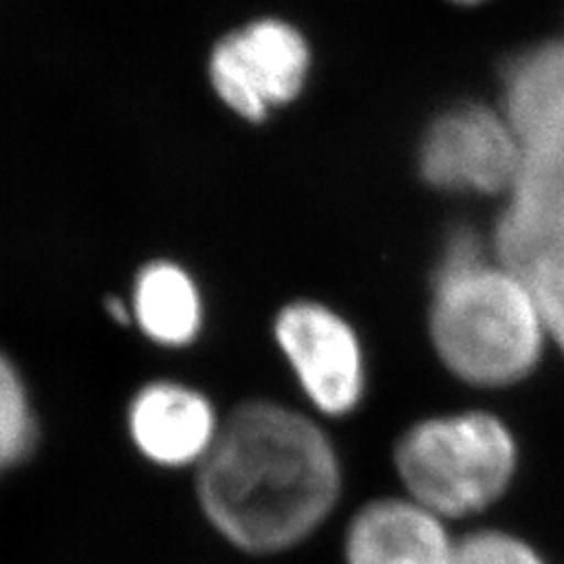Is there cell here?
Here are the masks:
<instances>
[{
	"label": "cell",
	"instance_id": "12",
	"mask_svg": "<svg viewBox=\"0 0 564 564\" xmlns=\"http://www.w3.org/2000/svg\"><path fill=\"white\" fill-rule=\"evenodd\" d=\"M449 564H544L529 545L500 531H481L454 545Z\"/></svg>",
	"mask_w": 564,
	"mask_h": 564
},
{
	"label": "cell",
	"instance_id": "6",
	"mask_svg": "<svg viewBox=\"0 0 564 564\" xmlns=\"http://www.w3.org/2000/svg\"><path fill=\"white\" fill-rule=\"evenodd\" d=\"M286 362L312 403L330 416L360 408L368 366L354 326L323 303L286 305L274 324Z\"/></svg>",
	"mask_w": 564,
	"mask_h": 564
},
{
	"label": "cell",
	"instance_id": "7",
	"mask_svg": "<svg viewBox=\"0 0 564 564\" xmlns=\"http://www.w3.org/2000/svg\"><path fill=\"white\" fill-rule=\"evenodd\" d=\"M310 51L302 34L281 21H258L220 42L212 57V82L239 116L260 121L270 109L302 93Z\"/></svg>",
	"mask_w": 564,
	"mask_h": 564
},
{
	"label": "cell",
	"instance_id": "1",
	"mask_svg": "<svg viewBox=\"0 0 564 564\" xmlns=\"http://www.w3.org/2000/svg\"><path fill=\"white\" fill-rule=\"evenodd\" d=\"M199 464L197 494L207 519L249 552L300 544L341 491V464L330 440L276 403L237 408Z\"/></svg>",
	"mask_w": 564,
	"mask_h": 564
},
{
	"label": "cell",
	"instance_id": "3",
	"mask_svg": "<svg viewBox=\"0 0 564 564\" xmlns=\"http://www.w3.org/2000/svg\"><path fill=\"white\" fill-rule=\"evenodd\" d=\"M545 328L529 284L487 260L475 235L458 230L445 241L433 272L431 337L456 377L481 387L521 381L542 356Z\"/></svg>",
	"mask_w": 564,
	"mask_h": 564
},
{
	"label": "cell",
	"instance_id": "4",
	"mask_svg": "<svg viewBox=\"0 0 564 564\" xmlns=\"http://www.w3.org/2000/svg\"><path fill=\"white\" fill-rule=\"evenodd\" d=\"M519 447L512 431L487 412L445 414L414 424L395 464L419 505L463 517L496 502L512 481Z\"/></svg>",
	"mask_w": 564,
	"mask_h": 564
},
{
	"label": "cell",
	"instance_id": "5",
	"mask_svg": "<svg viewBox=\"0 0 564 564\" xmlns=\"http://www.w3.org/2000/svg\"><path fill=\"white\" fill-rule=\"evenodd\" d=\"M521 144L506 113L466 102L440 113L424 130L419 172L444 193L491 195L512 188Z\"/></svg>",
	"mask_w": 564,
	"mask_h": 564
},
{
	"label": "cell",
	"instance_id": "10",
	"mask_svg": "<svg viewBox=\"0 0 564 564\" xmlns=\"http://www.w3.org/2000/svg\"><path fill=\"white\" fill-rule=\"evenodd\" d=\"M134 314L153 341H191L202 326V302L195 282L174 263H151L137 281Z\"/></svg>",
	"mask_w": 564,
	"mask_h": 564
},
{
	"label": "cell",
	"instance_id": "14",
	"mask_svg": "<svg viewBox=\"0 0 564 564\" xmlns=\"http://www.w3.org/2000/svg\"><path fill=\"white\" fill-rule=\"evenodd\" d=\"M454 2H460V4H477V2H484V0H454Z\"/></svg>",
	"mask_w": 564,
	"mask_h": 564
},
{
	"label": "cell",
	"instance_id": "11",
	"mask_svg": "<svg viewBox=\"0 0 564 564\" xmlns=\"http://www.w3.org/2000/svg\"><path fill=\"white\" fill-rule=\"evenodd\" d=\"M32 416L15 368L0 354V473L20 463L32 445Z\"/></svg>",
	"mask_w": 564,
	"mask_h": 564
},
{
	"label": "cell",
	"instance_id": "9",
	"mask_svg": "<svg viewBox=\"0 0 564 564\" xmlns=\"http://www.w3.org/2000/svg\"><path fill=\"white\" fill-rule=\"evenodd\" d=\"M437 517L419 502L366 506L347 533V563L449 564L454 544Z\"/></svg>",
	"mask_w": 564,
	"mask_h": 564
},
{
	"label": "cell",
	"instance_id": "13",
	"mask_svg": "<svg viewBox=\"0 0 564 564\" xmlns=\"http://www.w3.org/2000/svg\"><path fill=\"white\" fill-rule=\"evenodd\" d=\"M109 312H111L120 323L128 321V312H126V307H123V303L121 302L109 303Z\"/></svg>",
	"mask_w": 564,
	"mask_h": 564
},
{
	"label": "cell",
	"instance_id": "2",
	"mask_svg": "<svg viewBox=\"0 0 564 564\" xmlns=\"http://www.w3.org/2000/svg\"><path fill=\"white\" fill-rule=\"evenodd\" d=\"M505 105L521 167L498 224V251L564 347V39L508 63Z\"/></svg>",
	"mask_w": 564,
	"mask_h": 564
},
{
	"label": "cell",
	"instance_id": "8",
	"mask_svg": "<svg viewBox=\"0 0 564 564\" xmlns=\"http://www.w3.org/2000/svg\"><path fill=\"white\" fill-rule=\"evenodd\" d=\"M130 433L153 463H202L218 435L209 402L174 383L149 384L130 405Z\"/></svg>",
	"mask_w": 564,
	"mask_h": 564
}]
</instances>
